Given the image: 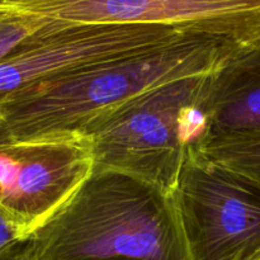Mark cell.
Here are the masks:
<instances>
[{
  "label": "cell",
  "mask_w": 260,
  "mask_h": 260,
  "mask_svg": "<svg viewBox=\"0 0 260 260\" xmlns=\"http://www.w3.org/2000/svg\"><path fill=\"white\" fill-rule=\"evenodd\" d=\"M244 51L230 41L190 33L165 47L28 89L0 106V151L81 135L126 102L170 81L217 73Z\"/></svg>",
  "instance_id": "6da1fadb"
},
{
  "label": "cell",
  "mask_w": 260,
  "mask_h": 260,
  "mask_svg": "<svg viewBox=\"0 0 260 260\" xmlns=\"http://www.w3.org/2000/svg\"><path fill=\"white\" fill-rule=\"evenodd\" d=\"M10 260H192L173 197L93 172Z\"/></svg>",
  "instance_id": "7a4b0ae2"
},
{
  "label": "cell",
  "mask_w": 260,
  "mask_h": 260,
  "mask_svg": "<svg viewBox=\"0 0 260 260\" xmlns=\"http://www.w3.org/2000/svg\"><path fill=\"white\" fill-rule=\"evenodd\" d=\"M215 74L170 81L86 127L94 172L127 175L172 197L196 144L189 114L206 103Z\"/></svg>",
  "instance_id": "3957f363"
},
{
  "label": "cell",
  "mask_w": 260,
  "mask_h": 260,
  "mask_svg": "<svg viewBox=\"0 0 260 260\" xmlns=\"http://www.w3.org/2000/svg\"><path fill=\"white\" fill-rule=\"evenodd\" d=\"M189 30L147 24H61L46 20L24 45L0 61V106L22 91L88 66L149 52Z\"/></svg>",
  "instance_id": "277c9868"
},
{
  "label": "cell",
  "mask_w": 260,
  "mask_h": 260,
  "mask_svg": "<svg viewBox=\"0 0 260 260\" xmlns=\"http://www.w3.org/2000/svg\"><path fill=\"white\" fill-rule=\"evenodd\" d=\"M172 197L192 260H243L260 246V187L193 147Z\"/></svg>",
  "instance_id": "5b68a950"
},
{
  "label": "cell",
  "mask_w": 260,
  "mask_h": 260,
  "mask_svg": "<svg viewBox=\"0 0 260 260\" xmlns=\"http://www.w3.org/2000/svg\"><path fill=\"white\" fill-rule=\"evenodd\" d=\"M22 12L61 24L164 25L260 45V0H12Z\"/></svg>",
  "instance_id": "8992f818"
},
{
  "label": "cell",
  "mask_w": 260,
  "mask_h": 260,
  "mask_svg": "<svg viewBox=\"0 0 260 260\" xmlns=\"http://www.w3.org/2000/svg\"><path fill=\"white\" fill-rule=\"evenodd\" d=\"M19 156L22 168L14 192L4 202L30 236L50 221L93 175L94 155L83 135L43 140L5 150Z\"/></svg>",
  "instance_id": "52a82bcc"
},
{
  "label": "cell",
  "mask_w": 260,
  "mask_h": 260,
  "mask_svg": "<svg viewBox=\"0 0 260 260\" xmlns=\"http://www.w3.org/2000/svg\"><path fill=\"white\" fill-rule=\"evenodd\" d=\"M205 112L207 129L198 144L260 136V45L241 52L213 75Z\"/></svg>",
  "instance_id": "ba28073f"
},
{
  "label": "cell",
  "mask_w": 260,
  "mask_h": 260,
  "mask_svg": "<svg viewBox=\"0 0 260 260\" xmlns=\"http://www.w3.org/2000/svg\"><path fill=\"white\" fill-rule=\"evenodd\" d=\"M193 149L213 164L260 187V136L211 139Z\"/></svg>",
  "instance_id": "9c48e42d"
},
{
  "label": "cell",
  "mask_w": 260,
  "mask_h": 260,
  "mask_svg": "<svg viewBox=\"0 0 260 260\" xmlns=\"http://www.w3.org/2000/svg\"><path fill=\"white\" fill-rule=\"evenodd\" d=\"M46 20L18 9L12 0H0V61L42 29Z\"/></svg>",
  "instance_id": "30bf717a"
},
{
  "label": "cell",
  "mask_w": 260,
  "mask_h": 260,
  "mask_svg": "<svg viewBox=\"0 0 260 260\" xmlns=\"http://www.w3.org/2000/svg\"><path fill=\"white\" fill-rule=\"evenodd\" d=\"M30 238L24 223L0 201V260H10Z\"/></svg>",
  "instance_id": "8fae6325"
},
{
  "label": "cell",
  "mask_w": 260,
  "mask_h": 260,
  "mask_svg": "<svg viewBox=\"0 0 260 260\" xmlns=\"http://www.w3.org/2000/svg\"><path fill=\"white\" fill-rule=\"evenodd\" d=\"M20 168L22 162L14 151H0V201L3 203L14 192Z\"/></svg>",
  "instance_id": "7c38bea8"
},
{
  "label": "cell",
  "mask_w": 260,
  "mask_h": 260,
  "mask_svg": "<svg viewBox=\"0 0 260 260\" xmlns=\"http://www.w3.org/2000/svg\"><path fill=\"white\" fill-rule=\"evenodd\" d=\"M243 260H260V246L256 249V250H254L250 255H248L245 259H243Z\"/></svg>",
  "instance_id": "4fadbf2b"
}]
</instances>
